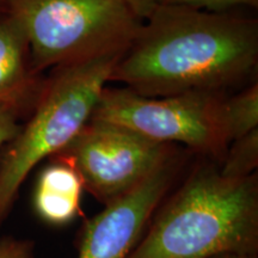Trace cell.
<instances>
[{
  "instance_id": "5",
  "label": "cell",
  "mask_w": 258,
  "mask_h": 258,
  "mask_svg": "<svg viewBox=\"0 0 258 258\" xmlns=\"http://www.w3.org/2000/svg\"><path fill=\"white\" fill-rule=\"evenodd\" d=\"M225 102L218 93L145 97L104 86L90 120L131 129L157 143L183 144L220 164L232 143Z\"/></svg>"
},
{
  "instance_id": "17",
  "label": "cell",
  "mask_w": 258,
  "mask_h": 258,
  "mask_svg": "<svg viewBox=\"0 0 258 258\" xmlns=\"http://www.w3.org/2000/svg\"><path fill=\"white\" fill-rule=\"evenodd\" d=\"M0 12H4V11H3V4H2V0H0Z\"/></svg>"
},
{
  "instance_id": "8",
  "label": "cell",
  "mask_w": 258,
  "mask_h": 258,
  "mask_svg": "<svg viewBox=\"0 0 258 258\" xmlns=\"http://www.w3.org/2000/svg\"><path fill=\"white\" fill-rule=\"evenodd\" d=\"M40 89L27 35L16 19L0 12V104L19 112Z\"/></svg>"
},
{
  "instance_id": "13",
  "label": "cell",
  "mask_w": 258,
  "mask_h": 258,
  "mask_svg": "<svg viewBox=\"0 0 258 258\" xmlns=\"http://www.w3.org/2000/svg\"><path fill=\"white\" fill-rule=\"evenodd\" d=\"M0 258H35L34 241L15 237L2 238Z\"/></svg>"
},
{
  "instance_id": "11",
  "label": "cell",
  "mask_w": 258,
  "mask_h": 258,
  "mask_svg": "<svg viewBox=\"0 0 258 258\" xmlns=\"http://www.w3.org/2000/svg\"><path fill=\"white\" fill-rule=\"evenodd\" d=\"M226 151L220 165L221 173L232 178H243L256 173L258 165V128L235 139Z\"/></svg>"
},
{
  "instance_id": "12",
  "label": "cell",
  "mask_w": 258,
  "mask_h": 258,
  "mask_svg": "<svg viewBox=\"0 0 258 258\" xmlns=\"http://www.w3.org/2000/svg\"><path fill=\"white\" fill-rule=\"evenodd\" d=\"M161 4L184 5L200 10H209V11L213 12H220L222 10L239 5L257 8L258 0H161Z\"/></svg>"
},
{
  "instance_id": "9",
  "label": "cell",
  "mask_w": 258,
  "mask_h": 258,
  "mask_svg": "<svg viewBox=\"0 0 258 258\" xmlns=\"http://www.w3.org/2000/svg\"><path fill=\"white\" fill-rule=\"evenodd\" d=\"M83 190L82 179L73 167L53 160L38 175L34 194L35 211L50 225L69 224L80 213Z\"/></svg>"
},
{
  "instance_id": "15",
  "label": "cell",
  "mask_w": 258,
  "mask_h": 258,
  "mask_svg": "<svg viewBox=\"0 0 258 258\" xmlns=\"http://www.w3.org/2000/svg\"><path fill=\"white\" fill-rule=\"evenodd\" d=\"M122 2L143 22L146 21L153 14L154 10L161 4V0H122Z\"/></svg>"
},
{
  "instance_id": "6",
  "label": "cell",
  "mask_w": 258,
  "mask_h": 258,
  "mask_svg": "<svg viewBox=\"0 0 258 258\" xmlns=\"http://www.w3.org/2000/svg\"><path fill=\"white\" fill-rule=\"evenodd\" d=\"M176 154L173 145L157 143L120 125L90 120L50 159L73 167L84 190L105 206L133 190Z\"/></svg>"
},
{
  "instance_id": "3",
  "label": "cell",
  "mask_w": 258,
  "mask_h": 258,
  "mask_svg": "<svg viewBox=\"0 0 258 258\" xmlns=\"http://www.w3.org/2000/svg\"><path fill=\"white\" fill-rule=\"evenodd\" d=\"M120 57L59 67L41 85L30 120L6 144L0 159V228L29 173L42 160L62 151L90 121Z\"/></svg>"
},
{
  "instance_id": "16",
  "label": "cell",
  "mask_w": 258,
  "mask_h": 258,
  "mask_svg": "<svg viewBox=\"0 0 258 258\" xmlns=\"http://www.w3.org/2000/svg\"><path fill=\"white\" fill-rule=\"evenodd\" d=\"M214 258H257V256H239V254H222Z\"/></svg>"
},
{
  "instance_id": "7",
  "label": "cell",
  "mask_w": 258,
  "mask_h": 258,
  "mask_svg": "<svg viewBox=\"0 0 258 258\" xmlns=\"http://www.w3.org/2000/svg\"><path fill=\"white\" fill-rule=\"evenodd\" d=\"M182 165L177 153L133 190L84 222L78 238V258H127L175 184Z\"/></svg>"
},
{
  "instance_id": "10",
  "label": "cell",
  "mask_w": 258,
  "mask_h": 258,
  "mask_svg": "<svg viewBox=\"0 0 258 258\" xmlns=\"http://www.w3.org/2000/svg\"><path fill=\"white\" fill-rule=\"evenodd\" d=\"M226 122L231 140L258 128V84L245 89L225 102Z\"/></svg>"
},
{
  "instance_id": "4",
  "label": "cell",
  "mask_w": 258,
  "mask_h": 258,
  "mask_svg": "<svg viewBox=\"0 0 258 258\" xmlns=\"http://www.w3.org/2000/svg\"><path fill=\"white\" fill-rule=\"evenodd\" d=\"M27 35L32 69L122 55L143 27L122 0H2Z\"/></svg>"
},
{
  "instance_id": "1",
  "label": "cell",
  "mask_w": 258,
  "mask_h": 258,
  "mask_svg": "<svg viewBox=\"0 0 258 258\" xmlns=\"http://www.w3.org/2000/svg\"><path fill=\"white\" fill-rule=\"evenodd\" d=\"M257 59L253 19L161 4L116 62L110 82L145 97L217 93L246 77Z\"/></svg>"
},
{
  "instance_id": "14",
  "label": "cell",
  "mask_w": 258,
  "mask_h": 258,
  "mask_svg": "<svg viewBox=\"0 0 258 258\" xmlns=\"http://www.w3.org/2000/svg\"><path fill=\"white\" fill-rule=\"evenodd\" d=\"M18 114L11 106L0 104V147L8 144L18 133L21 128L17 122Z\"/></svg>"
},
{
  "instance_id": "2",
  "label": "cell",
  "mask_w": 258,
  "mask_h": 258,
  "mask_svg": "<svg viewBox=\"0 0 258 258\" xmlns=\"http://www.w3.org/2000/svg\"><path fill=\"white\" fill-rule=\"evenodd\" d=\"M257 173L232 178L218 163L196 166L164 198L127 258L257 256Z\"/></svg>"
}]
</instances>
